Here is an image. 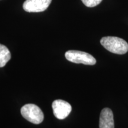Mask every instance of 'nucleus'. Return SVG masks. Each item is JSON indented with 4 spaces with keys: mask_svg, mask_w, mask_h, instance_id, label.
Segmentation results:
<instances>
[{
    "mask_svg": "<svg viewBox=\"0 0 128 128\" xmlns=\"http://www.w3.org/2000/svg\"><path fill=\"white\" fill-rule=\"evenodd\" d=\"M100 44L109 52L118 55H124L128 51V44L124 39L118 37H104Z\"/></svg>",
    "mask_w": 128,
    "mask_h": 128,
    "instance_id": "1",
    "label": "nucleus"
},
{
    "mask_svg": "<svg viewBox=\"0 0 128 128\" xmlns=\"http://www.w3.org/2000/svg\"><path fill=\"white\" fill-rule=\"evenodd\" d=\"M21 114L24 119L32 124H40L44 120V114L38 106L27 104L21 108Z\"/></svg>",
    "mask_w": 128,
    "mask_h": 128,
    "instance_id": "2",
    "label": "nucleus"
},
{
    "mask_svg": "<svg viewBox=\"0 0 128 128\" xmlns=\"http://www.w3.org/2000/svg\"><path fill=\"white\" fill-rule=\"evenodd\" d=\"M65 58L69 61L76 64H82L87 65H94L96 60L92 55L79 50H68L65 53Z\"/></svg>",
    "mask_w": 128,
    "mask_h": 128,
    "instance_id": "3",
    "label": "nucleus"
},
{
    "mask_svg": "<svg viewBox=\"0 0 128 128\" xmlns=\"http://www.w3.org/2000/svg\"><path fill=\"white\" fill-rule=\"evenodd\" d=\"M52 108L55 116L60 120L65 119L72 110L71 104L66 101L62 100L54 101L52 103Z\"/></svg>",
    "mask_w": 128,
    "mask_h": 128,
    "instance_id": "4",
    "label": "nucleus"
},
{
    "mask_svg": "<svg viewBox=\"0 0 128 128\" xmlns=\"http://www.w3.org/2000/svg\"><path fill=\"white\" fill-rule=\"evenodd\" d=\"M52 0H26L23 8L28 12H44L50 4Z\"/></svg>",
    "mask_w": 128,
    "mask_h": 128,
    "instance_id": "5",
    "label": "nucleus"
},
{
    "mask_svg": "<svg viewBox=\"0 0 128 128\" xmlns=\"http://www.w3.org/2000/svg\"><path fill=\"white\" fill-rule=\"evenodd\" d=\"M99 128H114L113 114L110 108H104L101 112Z\"/></svg>",
    "mask_w": 128,
    "mask_h": 128,
    "instance_id": "6",
    "label": "nucleus"
},
{
    "mask_svg": "<svg viewBox=\"0 0 128 128\" xmlns=\"http://www.w3.org/2000/svg\"><path fill=\"white\" fill-rule=\"evenodd\" d=\"M11 59V53L6 46L0 44V68L4 66Z\"/></svg>",
    "mask_w": 128,
    "mask_h": 128,
    "instance_id": "7",
    "label": "nucleus"
},
{
    "mask_svg": "<svg viewBox=\"0 0 128 128\" xmlns=\"http://www.w3.org/2000/svg\"><path fill=\"white\" fill-rule=\"evenodd\" d=\"M85 6L88 7H94L100 4L102 0H81Z\"/></svg>",
    "mask_w": 128,
    "mask_h": 128,
    "instance_id": "8",
    "label": "nucleus"
}]
</instances>
